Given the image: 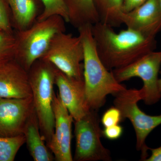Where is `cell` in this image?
<instances>
[{"instance_id":"obj_1","label":"cell","mask_w":161,"mask_h":161,"mask_svg":"<svg viewBox=\"0 0 161 161\" xmlns=\"http://www.w3.org/2000/svg\"><path fill=\"white\" fill-rule=\"evenodd\" d=\"M92 33L98 56L109 70L130 65L156 47L155 36L128 28L116 32L100 22L92 25Z\"/></svg>"},{"instance_id":"obj_2","label":"cell","mask_w":161,"mask_h":161,"mask_svg":"<svg viewBox=\"0 0 161 161\" xmlns=\"http://www.w3.org/2000/svg\"><path fill=\"white\" fill-rule=\"evenodd\" d=\"M84 48L83 78L87 105L90 110L97 111L103 106L108 95L115 96L126 89L118 82L112 71L102 62L95 46L92 26L78 29Z\"/></svg>"},{"instance_id":"obj_3","label":"cell","mask_w":161,"mask_h":161,"mask_svg":"<svg viewBox=\"0 0 161 161\" xmlns=\"http://www.w3.org/2000/svg\"><path fill=\"white\" fill-rule=\"evenodd\" d=\"M56 68L52 63L40 59L35 61L28 71L35 112L47 146L54 132L53 100Z\"/></svg>"},{"instance_id":"obj_4","label":"cell","mask_w":161,"mask_h":161,"mask_svg":"<svg viewBox=\"0 0 161 161\" xmlns=\"http://www.w3.org/2000/svg\"><path fill=\"white\" fill-rule=\"evenodd\" d=\"M65 23L60 16H53L36 21L27 29L16 31L15 60L28 71L35 61L45 54L56 35L66 31Z\"/></svg>"},{"instance_id":"obj_5","label":"cell","mask_w":161,"mask_h":161,"mask_svg":"<svg viewBox=\"0 0 161 161\" xmlns=\"http://www.w3.org/2000/svg\"><path fill=\"white\" fill-rule=\"evenodd\" d=\"M114 106L121 113L123 120L128 119L132 123L136 136V149L141 153V160L149 157V147L146 139L150 132L161 125V115H147L139 108L138 103L143 100L142 90L127 89L115 95Z\"/></svg>"},{"instance_id":"obj_6","label":"cell","mask_w":161,"mask_h":161,"mask_svg":"<svg viewBox=\"0 0 161 161\" xmlns=\"http://www.w3.org/2000/svg\"><path fill=\"white\" fill-rule=\"evenodd\" d=\"M97 111L90 110L83 117L75 121V150L73 160L110 161L109 150L104 147L101 138L102 130Z\"/></svg>"},{"instance_id":"obj_7","label":"cell","mask_w":161,"mask_h":161,"mask_svg":"<svg viewBox=\"0 0 161 161\" xmlns=\"http://www.w3.org/2000/svg\"><path fill=\"white\" fill-rule=\"evenodd\" d=\"M40 59L52 63L70 77L84 79L83 43L80 36H75L65 32L53 39L48 50Z\"/></svg>"},{"instance_id":"obj_8","label":"cell","mask_w":161,"mask_h":161,"mask_svg":"<svg viewBox=\"0 0 161 161\" xmlns=\"http://www.w3.org/2000/svg\"><path fill=\"white\" fill-rule=\"evenodd\" d=\"M161 64V51L148 53L130 65L112 70L118 82L137 77L142 80V89L144 101L147 105H152L161 98L158 87V73Z\"/></svg>"},{"instance_id":"obj_9","label":"cell","mask_w":161,"mask_h":161,"mask_svg":"<svg viewBox=\"0 0 161 161\" xmlns=\"http://www.w3.org/2000/svg\"><path fill=\"white\" fill-rule=\"evenodd\" d=\"M53 108L55 129L51 141L47 147L57 161H73L71 144L72 138V115L62 103L58 93H54Z\"/></svg>"},{"instance_id":"obj_10","label":"cell","mask_w":161,"mask_h":161,"mask_svg":"<svg viewBox=\"0 0 161 161\" xmlns=\"http://www.w3.org/2000/svg\"><path fill=\"white\" fill-rule=\"evenodd\" d=\"M34 110L32 97L0 98V136L24 135L26 121Z\"/></svg>"},{"instance_id":"obj_11","label":"cell","mask_w":161,"mask_h":161,"mask_svg":"<svg viewBox=\"0 0 161 161\" xmlns=\"http://www.w3.org/2000/svg\"><path fill=\"white\" fill-rule=\"evenodd\" d=\"M55 84L62 103L74 120H79L91 110L87 105L84 79L70 77L56 68Z\"/></svg>"},{"instance_id":"obj_12","label":"cell","mask_w":161,"mask_h":161,"mask_svg":"<svg viewBox=\"0 0 161 161\" xmlns=\"http://www.w3.org/2000/svg\"><path fill=\"white\" fill-rule=\"evenodd\" d=\"M122 24L127 28L155 36L161 31V7L158 0H147L128 12H123Z\"/></svg>"},{"instance_id":"obj_13","label":"cell","mask_w":161,"mask_h":161,"mask_svg":"<svg viewBox=\"0 0 161 161\" xmlns=\"http://www.w3.org/2000/svg\"><path fill=\"white\" fill-rule=\"evenodd\" d=\"M32 97L28 72L15 59L0 69V98Z\"/></svg>"},{"instance_id":"obj_14","label":"cell","mask_w":161,"mask_h":161,"mask_svg":"<svg viewBox=\"0 0 161 161\" xmlns=\"http://www.w3.org/2000/svg\"><path fill=\"white\" fill-rule=\"evenodd\" d=\"M23 134L30 154L35 161H53L54 157L45 146L40 132V125L35 110L26 121Z\"/></svg>"},{"instance_id":"obj_15","label":"cell","mask_w":161,"mask_h":161,"mask_svg":"<svg viewBox=\"0 0 161 161\" xmlns=\"http://www.w3.org/2000/svg\"><path fill=\"white\" fill-rule=\"evenodd\" d=\"M11 11L12 20L16 30H24L31 26L37 19L35 0H6Z\"/></svg>"},{"instance_id":"obj_16","label":"cell","mask_w":161,"mask_h":161,"mask_svg":"<svg viewBox=\"0 0 161 161\" xmlns=\"http://www.w3.org/2000/svg\"><path fill=\"white\" fill-rule=\"evenodd\" d=\"M124 0H93L100 22L112 27L122 24L120 16Z\"/></svg>"},{"instance_id":"obj_17","label":"cell","mask_w":161,"mask_h":161,"mask_svg":"<svg viewBox=\"0 0 161 161\" xmlns=\"http://www.w3.org/2000/svg\"><path fill=\"white\" fill-rule=\"evenodd\" d=\"M26 143L25 136H0V161H13L20 148Z\"/></svg>"},{"instance_id":"obj_18","label":"cell","mask_w":161,"mask_h":161,"mask_svg":"<svg viewBox=\"0 0 161 161\" xmlns=\"http://www.w3.org/2000/svg\"><path fill=\"white\" fill-rule=\"evenodd\" d=\"M16 40L14 32L0 29V69L15 59Z\"/></svg>"},{"instance_id":"obj_19","label":"cell","mask_w":161,"mask_h":161,"mask_svg":"<svg viewBox=\"0 0 161 161\" xmlns=\"http://www.w3.org/2000/svg\"><path fill=\"white\" fill-rule=\"evenodd\" d=\"M44 9L38 16L36 21L46 19L53 16H60L69 23L68 12L65 0H41Z\"/></svg>"},{"instance_id":"obj_20","label":"cell","mask_w":161,"mask_h":161,"mask_svg":"<svg viewBox=\"0 0 161 161\" xmlns=\"http://www.w3.org/2000/svg\"><path fill=\"white\" fill-rule=\"evenodd\" d=\"M122 120L120 111L118 108L114 106L104 112L102 117L101 123L106 128L119 125Z\"/></svg>"},{"instance_id":"obj_21","label":"cell","mask_w":161,"mask_h":161,"mask_svg":"<svg viewBox=\"0 0 161 161\" xmlns=\"http://www.w3.org/2000/svg\"><path fill=\"white\" fill-rule=\"evenodd\" d=\"M9 8L6 0H0V29L7 32H14Z\"/></svg>"},{"instance_id":"obj_22","label":"cell","mask_w":161,"mask_h":161,"mask_svg":"<svg viewBox=\"0 0 161 161\" xmlns=\"http://www.w3.org/2000/svg\"><path fill=\"white\" fill-rule=\"evenodd\" d=\"M123 128L119 125L106 127L102 130L103 136L110 140L118 139L122 135Z\"/></svg>"},{"instance_id":"obj_23","label":"cell","mask_w":161,"mask_h":161,"mask_svg":"<svg viewBox=\"0 0 161 161\" xmlns=\"http://www.w3.org/2000/svg\"><path fill=\"white\" fill-rule=\"evenodd\" d=\"M147 0H124L123 12H128L143 4Z\"/></svg>"},{"instance_id":"obj_24","label":"cell","mask_w":161,"mask_h":161,"mask_svg":"<svg viewBox=\"0 0 161 161\" xmlns=\"http://www.w3.org/2000/svg\"><path fill=\"white\" fill-rule=\"evenodd\" d=\"M151 154L145 161H161V146L157 148H149Z\"/></svg>"},{"instance_id":"obj_25","label":"cell","mask_w":161,"mask_h":161,"mask_svg":"<svg viewBox=\"0 0 161 161\" xmlns=\"http://www.w3.org/2000/svg\"><path fill=\"white\" fill-rule=\"evenodd\" d=\"M161 77L159 78L158 79V87L159 92L161 94V71L160 72Z\"/></svg>"},{"instance_id":"obj_26","label":"cell","mask_w":161,"mask_h":161,"mask_svg":"<svg viewBox=\"0 0 161 161\" xmlns=\"http://www.w3.org/2000/svg\"><path fill=\"white\" fill-rule=\"evenodd\" d=\"M159 2L160 5V6L161 7V0H158Z\"/></svg>"}]
</instances>
